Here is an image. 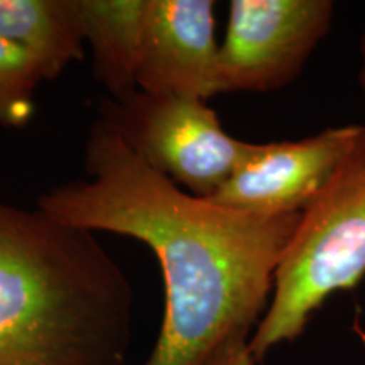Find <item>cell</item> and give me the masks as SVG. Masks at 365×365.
Returning <instances> with one entry per match:
<instances>
[{
    "mask_svg": "<svg viewBox=\"0 0 365 365\" xmlns=\"http://www.w3.org/2000/svg\"><path fill=\"white\" fill-rule=\"evenodd\" d=\"M83 180L54 186L38 208L86 232L140 240L158 257L164 317L140 365H203L235 335H252L301 213L259 217L185 193L103 120L85 144Z\"/></svg>",
    "mask_w": 365,
    "mask_h": 365,
    "instance_id": "1",
    "label": "cell"
},
{
    "mask_svg": "<svg viewBox=\"0 0 365 365\" xmlns=\"http://www.w3.org/2000/svg\"><path fill=\"white\" fill-rule=\"evenodd\" d=\"M134 291L93 232L0 202V365H124Z\"/></svg>",
    "mask_w": 365,
    "mask_h": 365,
    "instance_id": "2",
    "label": "cell"
},
{
    "mask_svg": "<svg viewBox=\"0 0 365 365\" xmlns=\"http://www.w3.org/2000/svg\"><path fill=\"white\" fill-rule=\"evenodd\" d=\"M365 277V125L355 148L304 208L287 242L269 307L249 340L254 362L293 341L336 291Z\"/></svg>",
    "mask_w": 365,
    "mask_h": 365,
    "instance_id": "3",
    "label": "cell"
},
{
    "mask_svg": "<svg viewBox=\"0 0 365 365\" xmlns=\"http://www.w3.org/2000/svg\"><path fill=\"white\" fill-rule=\"evenodd\" d=\"M100 120L153 170L198 198H212L254 143L232 137L207 100L135 90L102 103Z\"/></svg>",
    "mask_w": 365,
    "mask_h": 365,
    "instance_id": "4",
    "label": "cell"
},
{
    "mask_svg": "<svg viewBox=\"0 0 365 365\" xmlns=\"http://www.w3.org/2000/svg\"><path fill=\"white\" fill-rule=\"evenodd\" d=\"M331 0H232L220 44L223 93H266L298 78L331 27Z\"/></svg>",
    "mask_w": 365,
    "mask_h": 365,
    "instance_id": "5",
    "label": "cell"
},
{
    "mask_svg": "<svg viewBox=\"0 0 365 365\" xmlns=\"http://www.w3.org/2000/svg\"><path fill=\"white\" fill-rule=\"evenodd\" d=\"M362 130L364 125L350 124L301 140L254 143L245 161L208 200L259 217L303 213L355 148Z\"/></svg>",
    "mask_w": 365,
    "mask_h": 365,
    "instance_id": "6",
    "label": "cell"
},
{
    "mask_svg": "<svg viewBox=\"0 0 365 365\" xmlns=\"http://www.w3.org/2000/svg\"><path fill=\"white\" fill-rule=\"evenodd\" d=\"M212 0H149L137 90L208 100L223 93Z\"/></svg>",
    "mask_w": 365,
    "mask_h": 365,
    "instance_id": "7",
    "label": "cell"
},
{
    "mask_svg": "<svg viewBox=\"0 0 365 365\" xmlns=\"http://www.w3.org/2000/svg\"><path fill=\"white\" fill-rule=\"evenodd\" d=\"M0 38L21 48L43 80L85 56L80 0H0Z\"/></svg>",
    "mask_w": 365,
    "mask_h": 365,
    "instance_id": "8",
    "label": "cell"
},
{
    "mask_svg": "<svg viewBox=\"0 0 365 365\" xmlns=\"http://www.w3.org/2000/svg\"><path fill=\"white\" fill-rule=\"evenodd\" d=\"M97 80L122 98L137 90L149 0H80Z\"/></svg>",
    "mask_w": 365,
    "mask_h": 365,
    "instance_id": "9",
    "label": "cell"
},
{
    "mask_svg": "<svg viewBox=\"0 0 365 365\" xmlns=\"http://www.w3.org/2000/svg\"><path fill=\"white\" fill-rule=\"evenodd\" d=\"M43 80L27 54L0 38V125L21 127L34 112V95Z\"/></svg>",
    "mask_w": 365,
    "mask_h": 365,
    "instance_id": "10",
    "label": "cell"
},
{
    "mask_svg": "<svg viewBox=\"0 0 365 365\" xmlns=\"http://www.w3.org/2000/svg\"><path fill=\"white\" fill-rule=\"evenodd\" d=\"M249 340L250 335L232 336L203 365H254Z\"/></svg>",
    "mask_w": 365,
    "mask_h": 365,
    "instance_id": "11",
    "label": "cell"
},
{
    "mask_svg": "<svg viewBox=\"0 0 365 365\" xmlns=\"http://www.w3.org/2000/svg\"><path fill=\"white\" fill-rule=\"evenodd\" d=\"M360 70H359V81L362 86V91L365 93V31L360 38Z\"/></svg>",
    "mask_w": 365,
    "mask_h": 365,
    "instance_id": "12",
    "label": "cell"
}]
</instances>
